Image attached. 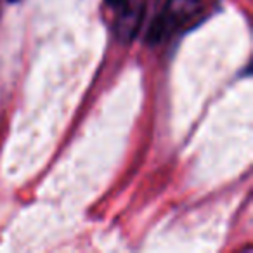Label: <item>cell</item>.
I'll use <instances>...</instances> for the list:
<instances>
[{
	"instance_id": "1",
	"label": "cell",
	"mask_w": 253,
	"mask_h": 253,
	"mask_svg": "<svg viewBox=\"0 0 253 253\" xmlns=\"http://www.w3.org/2000/svg\"><path fill=\"white\" fill-rule=\"evenodd\" d=\"M198 4H200L198 0H169L163 12L169 19L170 30L184 23L186 19H189V16H193L194 11L198 9Z\"/></svg>"
},
{
	"instance_id": "2",
	"label": "cell",
	"mask_w": 253,
	"mask_h": 253,
	"mask_svg": "<svg viewBox=\"0 0 253 253\" xmlns=\"http://www.w3.org/2000/svg\"><path fill=\"white\" fill-rule=\"evenodd\" d=\"M169 32H170L169 19H167L165 12H160L151 21V25H149L148 33H146V43H148V45H158V43L165 39Z\"/></svg>"
},
{
	"instance_id": "3",
	"label": "cell",
	"mask_w": 253,
	"mask_h": 253,
	"mask_svg": "<svg viewBox=\"0 0 253 253\" xmlns=\"http://www.w3.org/2000/svg\"><path fill=\"white\" fill-rule=\"evenodd\" d=\"M111 7H116V9H123L126 4H128V0H106Z\"/></svg>"
},
{
	"instance_id": "4",
	"label": "cell",
	"mask_w": 253,
	"mask_h": 253,
	"mask_svg": "<svg viewBox=\"0 0 253 253\" xmlns=\"http://www.w3.org/2000/svg\"><path fill=\"white\" fill-rule=\"evenodd\" d=\"M7 2H18V0H7Z\"/></svg>"
}]
</instances>
